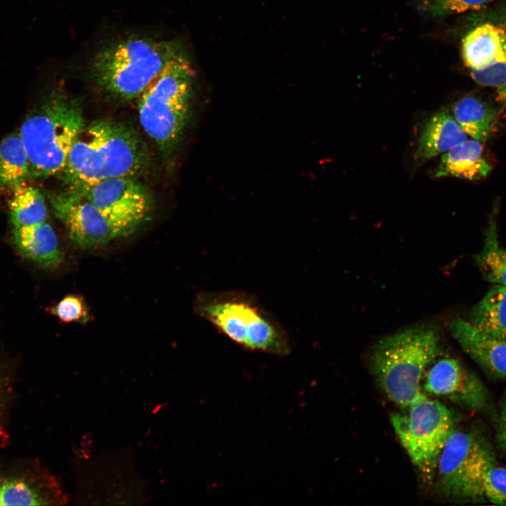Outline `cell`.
<instances>
[{"label": "cell", "mask_w": 506, "mask_h": 506, "mask_svg": "<svg viewBox=\"0 0 506 506\" xmlns=\"http://www.w3.org/2000/svg\"><path fill=\"white\" fill-rule=\"evenodd\" d=\"M196 314L232 342L252 351L290 353L285 328L253 296L239 291L207 292L195 299Z\"/></svg>", "instance_id": "obj_3"}, {"label": "cell", "mask_w": 506, "mask_h": 506, "mask_svg": "<svg viewBox=\"0 0 506 506\" xmlns=\"http://www.w3.org/2000/svg\"><path fill=\"white\" fill-rule=\"evenodd\" d=\"M8 210L14 228L44 223L48 216L45 200L39 190L23 183L13 189Z\"/></svg>", "instance_id": "obj_21"}, {"label": "cell", "mask_w": 506, "mask_h": 506, "mask_svg": "<svg viewBox=\"0 0 506 506\" xmlns=\"http://www.w3.org/2000/svg\"><path fill=\"white\" fill-rule=\"evenodd\" d=\"M4 396H5L4 389L3 388V387L1 386V382H0V416L1 415L2 409L4 407V399H5Z\"/></svg>", "instance_id": "obj_27"}, {"label": "cell", "mask_w": 506, "mask_h": 506, "mask_svg": "<svg viewBox=\"0 0 506 506\" xmlns=\"http://www.w3.org/2000/svg\"><path fill=\"white\" fill-rule=\"evenodd\" d=\"M29 177V160L19 134L0 143V190L14 189Z\"/></svg>", "instance_id": "obj_20"}, {"label": "cell", "mask_w": 506, "mask_h": 506, "mask_svg": "<svg viewBox=\"0 0 506 506\" xmlns=\"http://www.w3.org/2000/svg\"><path fill=\"white\" fill-rule=\"evenodd\" d=\"M497 416V441L501 450L506 455V396L502 401Z\"/></svg>", "instance_id": "obj_26"}, {"label": "cell", "mask_w": 506, "mask_h": 506, "mask_svg": "<svg viewBox=\"0 0 506 506\" xmlns=\"http://www.w3.org/2000/svg\"><path fill=\"white\" fill-rule=\"evenodd\" d=\"M496 15H498L499 17H500L501 18L504 19L505 20H506V11H505V13H503L502 14H500V15L496 14Z\"/></svg>", "instance_id": "obj_28"}, {"label": "cell", "mask_w": 506, "mask_h": 506, "mask_svg": "<svg viewBox=\"0 0 506 506\" xmlns=\"http://www.w3.org/2000/svg\"><path fill=\"white\" fill-rule=\"evenodd\" d=\"M407 409V413L391 415L392 427L414 465L432 479L440 452L455 428L453 414L425 394Z\"/></svg>", "instance_id": "obj_8"}, {"label": "cell", "mask_w": 506, "mask_h": 506, "mask_svg": "<svg viewBox=\"0 0 506 506\" xmlns=\"http://www.w3.org/2000/svg\"><path fill=\"white\" fill-rule=\"evenodd\" d=\"M181 46L175 41L144 37L121 39L95 55L90 73L103 92L131 100L139 98Z\"/></svg>", "instance_id": "obj_5"}, {"label": "cell", "mask_w": 506, "mask_h": 506, "mask_svg": "<svg viewBox=\"0 0 506 506\" xmlns=\"http://www.w3.org/2000/svg\"><path fill=\"white\" fill-rule=\"evenodd\" d=\"M469 321L486 333L506 340V286L493 284L471 309Z\"/></svg>", "instance_id": "obj_18"}, {"label": "cell", "mask_w": 506, "mask_h": 506, "mask_svg": "<svg viewBox=\"0 0 506 506\" xmlns=\"http://www.w3.org/2000/svg\"><path fill=\"white\" fill-rule=\"evenodd\" d=\"M498 203H495L485 231L483 248L475 256V261L486 280L506 286V249L500 245L498 240Z\"/></svg>", "instance_id": "obj_19"}, {"label": "cell", "mask_w": 506, "mask_h": 506, "mask_svg": "<svg viewBox=\"0 0 506 506\" xmlns=\"http://www.w3.org/2000/svg\"><path fill=\"white\" fill-rule=\"evenodd\" d=\"M48 199L56 217L77 247L95 249L119 238L104 215L78 191L68 187L66 190L49 193Z\"/></svg>", "instance_id": "obj_11"}, {"label": "cell", "mask_w": 506, "mask_h": 506, "mask_svg": "<svg viewBox=\"0 0 506 506\" xmlns=\"http://www.w3.org/2000/svg\"><path fill=\"white\" fill-rule=\"evenodd\" d=\"M13 238L18 252L30 261L46 268H56L63 261L57 235L46 222L15 227Z\"/></svg>", "instance_id": "obj_13"}, {"label": "cell", "mask_w": 506, "mask_h": 506, "mask_svg": "<svg viewBox=\"0 0 506 506\" xmlns=\"http://www.w3.org/2000/svg\"><path fill=\"white\" fill-rule=\"evenodd\" d=\"M146 148L129 125L112 120L84 124L71 147L63 171L68 186L116 177H133L145 169Z\"/></svg>", "instance_id": "obj_1"}, {"label": "cell", "mask_w": 506, "mask_h": 506, "mask_svg": "<svg viewBox=\"0 0 506 506\" xmlns=\"http://www.w3.org/2000/svg\"><path fill=\"white\" fill-rule=\"evenodd\" d=\"M422 390L469 411L486 413L491 408L488 391L480 378L452 357L436 358L424 373Z\"/></svg>", "instance_id": "obj_10"}, {"label": "cell", "mask_w": 506, "mask_h": 506, "mask_svg": "<svg viewBox=\"0 0 506 506\" xmlns=\"http://www.w3.org/2000/svg\"><path fill=\"white\" fill-rule=\"evenodd\" d=\"M439 351L440 337L435 327L412 326L375 344L371 371L387 397L400 408H408L424 394V373Z\"/></svg>", "instance_id": "obj_2"}, {"label": "cell", "mask_w": 506, "mask_h": 506, "mask_svg": "<svg viewBox=\"0 0 506 506\" xmlns=\"http://www.w3.org/2000/svg\"><path fill=\"white\" fill-rule=\"evenodd\" d=\"M68 187L90 200L114 227L119 238L136 231L151 214V197L136 178L116 177Z\"/></svg>", "instance_id": "obj_9"}, {"label": "cell", "mask_w": 506, "mask_h": 506, "mask_svg": "<svg viewBox=\"0 0 506 506\" xmlns=\"http://www.w3.org/2000/svg\"><path fill=\"white\" fill-rule=\"evenodd\" d=\"M494 0H417L420 11L433 18H441L467 11H479Z\"/></svg>", "instance_id": "obj_22"}, {"label": "cell", "mask_w": 506, "mask_h": 506, "mask_svg": "<svg viewBox=\"0 0 506 506\" xmlns=\"http://www.w3.org/2000/svg\"><path fill=\"white\" fill-rule=\"evenodd\" d=\"M450 331L462 350L489 375L506 379V340L493 337L457 317Z\"/></svg>", "instance_id": "obj_12"}, {"label": "cell", "mask_w": 506, "mask_h": 506, "mask_svg": "<svg viewBox=\"0 0 506 506\" xmlns=\"http://www.w3.org/2000/svg\"><path fill=\"white\" fill-rule=\"evenodd\" d=\"M483 154L481 142L474 139L465 141L442 155L436 176L471 181L483 179L491 170Z\"/></svg>", "instance_id": "obj_16"}, {"label": "cell", "mask_w": 506, "mask_h": 506, "mask_svg": "<svg viewBox=\"0 0 506 506\" xmlns=\"http://www.w3.org/2000/svg\"><path fill=\"white\" fill-rule=\"evenodd\" d=\"M79 102L62 92L50 95L23 122L20 136L29 160V179L63 172L84 125Z\"/></svg>", "instance_id": "obj_6"}, {"label": "cell", "mask_w": 506, "mask_h": 506, "mask_svg": "<svg viewBox=\"0 0 506 506\" xmlns=\"http://www.w3.org/2000/svg\"><path fill=\"white\" fill-rule=\"evenodd\" d=\"M67 493L55 479L34 484L22 478L0 479V505H65Z\"/></svg>", "instance_id": "obj_15"}, {"label": "cell", "mask_w": 506, "mask_h": 506, "mask_svg": "<svg viewBox=\"0 0 506 506\" xmlns=\"http://www.w3.org/2000/svg\"><path fill=\"white\" fill-rule=\"evenodd\" d=\"M495 463L492 449L478 433L454 428L438 457L433 479L436 490L456 500L484 499V481Z\"/></svg>", "instance_id": "obj_7"}, {"label": "cell", "mask_w": 506, "mask_h": 506, "mask_svg": "<svg viewBox=\"0 0 506 506\" xmlns=\"http://www.w3.org/2000/svg\"><path fill=\"white\" fill-rule=\"evenodd\" d=\"M467 139V135L455 119L447 110L440 111L432 116L423 127L416 149V161L424 163Z\"/></svg>", "instance_id": "obj_14"}, {"label": "cell", "mask_w": 506, "mask_h": 506, "mask_svg": "<svg viewBox=\"0 0 506 506\" xmlns=\"http://www.w3.org/2000/svg\"><path fill=\"white\" fill-rule=\"evenodd\" d=\"M51 312L64 323H86L90 320L89 309L79 295L65 296L51 309Z\"/></svg>", "instance_id": "obj_24"}, {"label": "cell", "mask_w": 506, "mask_h": 506, "mask_svg": "<svg viewBox=\"0 0 506 506\" xmlns=\"http://www.w3.org/2000/svg\"><path fill=\"white\" fill-rule=\"evenodd\" d=\"M484 499L495 505H506V467L493 464L484 481Z\"/></svg>", "instance_id": "obj_25"}, {"label": "cell", "mask_w": 506, "mask_h": 506, "mask_svg": "<svg viewBox=\"0 0 506 506\" xmlns=\"http://www.w3.org/2000/svg\"><path fill=\"white\" fill-rule=\"evenodd\" d=\"M193 80L190 60L181 46L139 96L141 125L164 153L175 150L190 119Z\"/></svg>", "instance_id": "obj_4"}, {"label": "cell", "mask_w": 506, "mask_h": 506, "mask_svg": "<svg viewBox=\"0 0 506 506\" xmlns=\"http://www.w3.org/2000/svg\"><path fill=\"white\" fill-rule=\"evenodd\" d=\"M469 71L478 84L494 89L498 101L502 107H506V63Z\"/></svg>", "instance_id": "obj_23"}, {"label": "cell", "mask_w": 506, "mask_h": 506, "mask_svg": "<svg viewBox=\"0 0 506 506\" xmlns=\"http://www.w3.org/2000/svg\"><path fill=\"white\" fill-rule=\"evenodd\" d=\"M456 122L467 135L480 142L494 132L500 110L476 96H466L453 106Z\"/></svg>", "instance_id": "obj_17"}]
</instances>
